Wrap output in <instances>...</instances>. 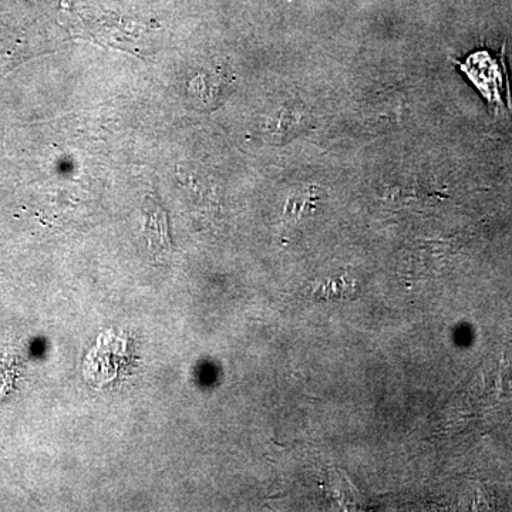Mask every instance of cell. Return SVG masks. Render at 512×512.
<instances>
[{
    "label": "cell",
    "instance_id": "3",
    "mask_svg": "<svg viewBox=\"0 0 512 512\" xmlns=\"http://www.w3.org/2000/svg\"><path fill=\"white\" fill-rule=\"evenodd\" d=\"M306 123H308V117L305 113L296 107H289V109L279 111L278 114H275L274 119L269 120V127L275 126V128H269L268 131L275 140L286 141L305 130Z\"/></svg>",
    "mask_w": 512,
    "mask_h": 512
},
{
    "label": "cell",
    "instance_id": "1",
    "mask_svg": "<svg viewBox=\"0 0 512 512\" xmlns=\"http://www.w3.org/2000/svg\"><path fill=\"white\" fill-rule=\"evenodd\" d=\"M468 79L480 90L490 109L512 111V96L507 66H505V46L500 56L491 57L487 52H476L467 57L463 63L457 62Z\"/></svg>",
    "mask_w": 512,
    "mask_h": 512
},
{
    "label": "cell",
    "instance_id": "2",
    "mask_svg": "<svg viewBox=\"0 0 512 512\" xmlns=\"http://www.w3.org/2000/svg\"><path fill=\"white\" fill-rule=\"evenodd\" d=\"M144 234L151 251L157 255L170 254L171 239L167 214L154 197H147L144 202Z\"/></svg>",
    "mask_w": 512,
    "mask_h": 512
}]
</instances>
